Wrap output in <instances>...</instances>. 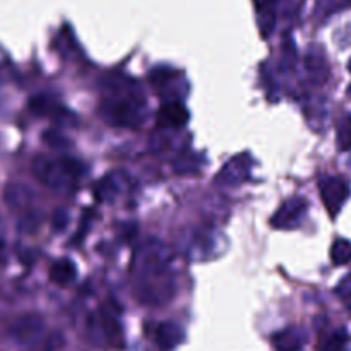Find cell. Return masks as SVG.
<instances>
[{"instance_id":"1","label":"cell","mask_w":351,"mask_h":351,"mask_svg":"<svg viewBox=\"0 0 351 351\" xmlns=\"http://www.w3.org/2000/svg\"><path fill=\"white\" fill-rule=\"evenodd\" d=\"M173 252L158 239H146L134 252L132 276L134 295L147 307L170 304L177 293V278L173 273Z\"/></svg>"},{"instance_id":"2","label":"cell","mask_w":351,"mask_h":351,"mask_svg":"<svg viewBox=\"0 0 351 351\" xmlns=\"http://www.w3.org/2000/svg\"><path fill=\"white\" fill-rule=\"evenodd\" d=\"M106 98L101 105L105 120L112 125L136 127L144 119L143 91L130 79L112 75L105 79Z\"/></svg>"},{"instance_id":"3","label":"cell","mask_w":351,"mask_h":351,"mask_svg":"<svg viewBox=\"0 0 351 351\" xmlns=\"http://www.w3.org/2000/svg\"><path fill=\"white\" fill-rule=\"evenodd\" d=\"M33 175L38 182L53 191H64L72 187L75 178L81 175L82 163L74 158H53L48 154H38L31 165Z\"/></svg>"},{"instance_id":"4","label":"cell","mask_w":351,"mask_h":351,"mask_svg":"<svg viewBox=\"0 0 351 351\" xmlns=\"http://www.w3.org/2000/svg\"><path fill=\"white\" fill-rule=\"evenodd\" d=\"M45 319L38 314H26L17 317L10 324L9 336L21 346L34 345L41 339L45 332Z\"/></svg>"},{"instance_id":"5","label":"cell","mask_w":351,"mask_h":351,"mask_svg":"<svg viewBox=\"0 0 351 351\" xmlns=\"http://www.w3.org/2000/svg\"><path fill=\"white\" fill-rule=\"evenodd\" d=\"M319 192L328 213L335 218L350 197V185L343 177H322L319 180Z\"/></svg>"},{"instance_id":"6","label":"cell","mask_w":351,"mask_h":351,"mask_svg":"<svg viewBox=\"0 0 351 351\" xmlns=\"http://www.w3.org/2000/svg\"><path fill=\"white\" fill-rule=\"evenodd\" d=\"M308 211V202L304 197H290L280 206L271 218V225L278 230H293L304 221Z\"/></svg>"},{"instance_id":"7","label":"cell","mask_w":351,"mask_h":351,"mask_svg":"<svg viewBox=\"0 0 351 351\" xmlns=\"http://www.w3.org/2000/svg\"><path fill=\"white\" fill-rule=\"evenodd\" d=\"M305 71H307L312 84L324 86L329 81L331 69H329V60L321 47H308L307 53H305Z\"/></svg>"},{"instance_id":"8","label":"cell","mask_w":351,"mask_h":351,"mask_svg":"<svg viewBox=\"0 0 351 351\" xmlns=\"http://www.w3.org/2000/svg\"><path fill=\"white\" fill-rule=\"evenodd\" d=\"M250 175V161L247 156H239L230 160L223 167V170L216 175V184L219 185H240L249 178Z\"/></svg>"},{"instance_id":"9","label":"cell","mask_w":351,"mask_h":351,"mask_svg":"<svg viewBox=\"0 0 351 351\" xmlns=\"http://www.w3.org/2000/svg\"><path fill=\"white\" fill-rule=\"evenodd\" d=\"M156 122L163 129H180L189 122V112L180 101H168L158 110Z\"/></svg>"},{"instance_id":"10","label":"cell","mask_w":351,"mask_h":351,"mask_svg":"<svg viewBox=\"0 0 351 351\" xmlns=\"http://www.w3.org/2000/svg\"><path fill=\"white\" fill-rule=\"evenodd\" d=\"M307 343V335L302 328H287L273 336V346L276 351H302Z\"/></svg>"},{"instance_id":"11","label":"cell","mask_w":351,"mask_h":351,"mask_svg":"<svg viewBox=\"0 0 351 351\" xmlns=\"http://www.w3.org/2000/svg\"><path fill=\"white\" fill-rule=\"evenodd\" d=\"M154 338H156V345L161 350L171 351L185 341V331L177 322H163V324L158 326Z\"/></svg>"},{"instance_id":"12","label":"cell","mask_w":351,"mask_h":351,"mask_svg":"<svg viewBox=\"0 0 351 351\" xmlns=\"http://www.w3.org/2000/svg\"><path fill=\"white\" fill-rule=\"evenodd\" d=\"M31 110H33L36 115L51 117V119L60 120V123H71L69 122L72 117L71 112H69L65 106H62L60 103H57L51 98H47V96H40V98L33 99V101H31ZM72 119H74V117H72Z\"/></svg>"},{"instance_id":"13","label":"cell","mask_w":351,"mask_h":351,"mask_svg":"<svg viewBox=\"0 0 351 351\" xmlns=\"http://www.w3.org/2000/svg\"><path fill=\"white\" fill-rule=\"evenodd\" d=\"M280 0H254L257 14H259V26L263 31V36H269L271 31L274 29L276 23V7Z\"/></svg>"},{"instance_id":"14","label":"cell","mask_w":351,"mask_h":351,"mask_svg":"<svg viewBox=\"0 0 351 351\" xmlns=\"http://www.w3.org/2000/svg\"><path fill=\"white\" fill-rule=\"evenodd\" d=\"M77 276L75 264L71 259H58L50 269V280L58 287H67Z\"/></svg>"},{"instance_id":"15","label":"cell","mask_w":351,"mask_h":351,"mask_svg":"<svg viewBox=\"0 0 351 351\" xmlns=\"http://www.w3.org/2000/svg\"><path fill=\"white\" fill-rule=\"evenodd\" d=\"M99 326H101V335L112 346L122 345V329L119 321L112 315V312L101 311L99 314Z\"/></svg>"},{"instance_id":"16","label":"cell","mask_w":351,"mask_h":351,"mask_svg":"<svg viewBox=\"0 0 351 351\" xmlns=\"http://www.w3.org/2000/svg\"><path fill=\"white\" fill-rule=\"evenodd\" d=\"M5 199L7 202H9L10 208L26 209L27 206L31 204V201H33V194H31V191L26 187V185L16 184V185H9V189H7L5 192Z\"/></svg>"},{"instance_id":"17","label":"cell","mask_w":351,"mask_h":351,"mask_svg":"<svg viewBox=\"0 0 351 351\" xmlns=\"http://www.w3.org/2000/svg\"><path fill=\"white\" fill-rule=\"evenodd\" d=\"M336 144L343 153L351 149V113H345L336 123Z\"/></svg>"},{"instance_id":"18","label":"cell","mask_w":351,"mask_h":351,"mask_svg":"<svg viewBox=\"0 0 351 351\" xmlns=\"http://www.w3.org/2000/svg\"><path fill=\"white\" fill-rule=\"evenodd\" d=\"M201 156L194 153H184L175 160L173 170L180 175H189V173H197L201 170Z\"/></svg>"},{"instance_id":"19","label":"cell","mask_w":351,"mask_h":351,"mask_svg":"<svg viewBox=\"0 0 351 351\" xmlns=\"http://www.w3.org/2000/svg\"><path fill=\"white\" fill-rule=\"evenodd\" d=\"M117 194H119V185L113 175H105V178L95 185V195L98 201H113Z\"/></svg>"},{"instance_id":"20","label":"cell","mask_w":351,"mask_h":351,"mask_svg":"<svg viewBox=\"0 0 351 351\" xmlns=\"http://www.w3.org/2000/svg\"><path fill=\"white\" fill-rule=\"evenodd\" d=\"M331 261L335 266H345L351 261V242L346 239H338L331 247Z\"/></svg>"},{"instance_id":"21","label":"cell","mask_w":351,"mask_h":351,"mask_svg":"<svg viewBox=\"0 0 351 351\" xmlns=\"http://www.w3.org/2000/svg\"><path fill=\"white\" fill-rule=\"evenodd\" d=\"M43 143L47 146H50L51 149H57V151H64L67 147H71V141L64 136V134L57 132V130H47L43 134Z\"/></svg>"},{"instance_id":"22","label":"cell","mask_w":351,"mask_h":351,"mask_svg":"<svg viewBox=\"0 0 351 351\" xmlns=\"http://www.w3.org/2000/svg\"><path fill=\"white\" fill-rule=\"evenodd\" d=\"M345 345H346V332L336 331L335 335L328 339L326 351H345Z\"/></svg>"},{"instance_id":"23","label":"cell","mask_w":351,"mask_h":351,"mask_svg":"<svg viewBox=\"0 0 351 351\" xmlns=\"http://www.w3.org/2000/svg\"><path fill=\"white\" fill-rule=\"evenodd\" d=\"M336 293L341 297V300L345 302L346 308L351 312V276H348L346 280H343L341 283H339V287L336 288Z\"/></svg>"},{"instance_id":"24","label":"cell","mask_w":351,"mask_h":351,"mask_svg":"<svg viewBox=\"0 0 351 351\" xmlns=\"http://www.w3.org/2000/svg\"><path fill=\"white\" fill-rule=\"evenodd\" d=\"M55 232H64L69 225V213L65 209H57L53 213V219H51Z\"/></svg>"},{"instance_id":"25","label":"cell","mask_w":351,"mask_h":351,"mask_svg":"<svg viewBox=\"0 0 351 351\" xmlns=\"http://www.w3.org/2000/svg\"><path fill=\"white\" fill-rule=\"evenodd\" d=\"M285 53H283V58H285V62H287V65L288 67H293V64H295V60H297V50H295V45H293V41L290 40V38H288L287 41H285Z\"/></svg>"},{"instance_id":"26","label":"cell","mask_w":351,"mask_h":351,"mask_svg":"<svg viewBox=\"0 0 351 351\" xmlns=\"http://www.w3.org/2000/svg\"><path fill=\"white\" fill-rule=\"evenodd\" d=\"M60 345H62V336L55 335V336H51L47 343H45V346L40 351H55Z\"/></svg>"},{"instance_id":"27","label":"cell","mask_w":351,"mask_h":351,"mask_svg":"<svg viewBox=\"0 0 351 351\" xmlns=\"http://www.w3.org/2000/svg\"><path fill=\"white\" fill-rule=\"evenodd\" d=\"M3 245H5V242H3V233H2V221H0V254L3 252Z\"/></svg>"},{"instance_id":"28","label":"cell","mask_w":351,"mask_h":351,"mask_svg":"<svg viewBox=\"0 0 351 351\" xmlns=\"http://www.w3.org/2000/svg\"><path fill=\"white\" fill-rule=\"evenodd\" d=\"M348 71L351 72V58H350V62H348Z\"/></svg>"}]
</instances>
